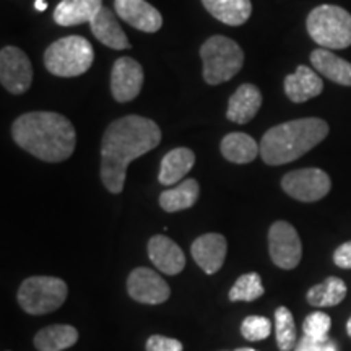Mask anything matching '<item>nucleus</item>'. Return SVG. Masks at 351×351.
Here are the masks:
<instances>
[{
	"instance_id": "31",
	"label": "nucleus",
	"mask_w": 351,
	"mask_h": 351,
	"mask_svg": "<svg viewBox=\"0 0 351 351\" xmlns=\"http://www.w3.org/2000/svg\"><path fill=\"white\" fill-rule=\"evenodd\" d=\"M184 346L179 340L163 335H152L147 340V351H182Z\"/></svg>"
},
{
	"instance_id": "7",
	"label": "nucleus",
	"mask_w": 351,
	"mask_h": 351,
	"mask_svg": "<svg viewBox=\"0 0 351 351\" xmlns=\"http://www.w3.org/2000/svg\"><path fill=\"white\" fill-rule=\"evenodd\" d=\"M67 295V283L57 276H29L21 283L16 300L25 313L44 315L59 309Z\"/></svg>"
},
{
	"instance_id": "21",
	"label": "nucleus",
	"mask_w": 351,
	"mask_h": 351,
	"mask_svg": "<svg viewBox=\"0 0 351 351\" xmlns=\"http://www.w3.org/2000/svg\"><path fill=\"white\" fill-rule=\"evenodd\" d=\"M101 8H103V0H62L56 7L54 21L60 26L90 23Z\"/></svg>"
},
{
	"instance_id": "3",
	"label": "nucleus",
	"mask_w": 351,
	"mask_h": 351,
	"mask_svg": "<svg viewBox=\"0 0 351 351\" xmlns=\"http://www.w3.org/2000/svg\"><path fill=\"white\" fill-rule=\"evenodd\" d=\"M327 135L328 124L317 117L283 122L263 134L261 158L270 166L291 163L317 147Z\"/></svg>"
},
{
	"instance_id": "5",
	"label": "nucleus",
	"mask_w": 351,
	"mask_h": 351,
	"mask_svg": "<svg viewBox=\"0 0 351 351\" xmlns=\"http://www.w3.org/2000/svg\"><path fill=\"white\" fill-rule=\"evenodd\" d=\"M95 60L93 46L82 36L57 39L44 51V65L52 75L72 78L90 70Z\"/></svg>"
},
{
	"instance_id": "34",
	"label": "nucleus",
	"mask_w": 351,
	"mask_h": 351,
	"mask_svg": "<svg viewBox=\"0 0 351 351\" xmlns=\"http://www.w3.org/2000/svg\"><path fill=\"white\" fill-rule=\"evenodd\" d=\"M34 7H36L38 12H44L47 8V3L44 2V0H36V2H34Z\"/></svg>"
},
{
	"instance_id": "14",
	"label": "nucleus",
	"mask_w": 351,
	"mask_h": 351,
	"mask_svg": "<svg viewBox=\"0 0 351 351\" xmlns=\"http://www.w3.org/2000/svg\"><path fill=\"white\" fill-rule=\"evenodd\" d=\"M228 252V243L225 236L219 232H207L202 234L192 243L191 254L197 265L207 275H213L221 269Z\"/></svg>"
},
{
	"instance_id": "15",
	"label": "nucleus",
	"mask_w": 351,
	"mask_h": 351,
	"mask_svg": "<svg viewBox=\"0 0 351 351\" xmlns=\"http://www.w3.org/2000/svg\"><path fill=\"white\" fill-rule=\"evenodd\" d=\"M148 257L156 269L166 275L181 274L186 267L182 249L165 234H156L148 241Z\"/></svg>"
},
{
	"instance_id": "19",
	"label": "nucleus",
	"mask_w": 351,
	"mask_h": 351,
	"mask_svg": "<svg viewBox=\"0 0 351 351\" xmlns=\"http://www.w3.org/2000/svg\"><path fill=\"white\" fill-rule=\"evenodd\" d=\"M311 64L322 77L343 86H351V64L333 54L330 49L319 47L311 52Z\"/></svg>"
},
{
	"instance_id": "29",
	"label": "nucleus",
	"mask_w": 351,
	"mask_h": 351,
	"mask_svg": "<svg viewBox=\"0 0 351 351\" xmlns=\"http://www.w3.org/2000/svg\"><path fill=\"white\" fill-rule=\"evenodd\" d=\"M271 332V322L262 315H249L241 324V333L245 340L249 341H261L269 339Z\"/></svg>"
},
{
	"instance_id": "4",
	"label": "nucleus",
	"mask_w": 351,
	"mask_h": 351,
	"mask_svg": "<svg viewBox=\"0 0 351 351\" xmlns=\"http://www.w3.org/2000/svg\"><path fill=\"white\" fill-rule=\"evenodd\" d=\"M306 28L314 43L324 49H346L351 46V13L339 5H319L309 13Z\"/></svg>"
},
{
	"instance_id": "8",
	"label": "nucleus",
	"mask_w": 351,
	"mask_h": 351,
	"mask_svg": "<svg viewBox=\"0 0 351 351\" xmlns=\"http://www.w3.org/2000/svg\"><path fill=\"white\" fill-rule=\"evenodd\" d=\"M282 189L291 199L311 204L322 200L330 192L332 181L330 176L319 168L296 169L283 176Z\"/></svg>"
},
{
	"instance_id": "17",
	"label": "nucleus",
	"mask_w": 351,
	"mask_h": 351,
	"mask_svg": "<svg viewBox=\"0 0 351 351\" xmlns=\"http://www.w3.org/2000/svg\"><path fill=\"white\" fill-rule=\"evenodd\" d=\"M285 95L291 103H306L324 91V82L317 72L307 65H300L295 73L285 78Z\"/></svg>"
},
{
	"instance_id": "20",
	"label": "nucleus",
	"mask_w": 351,
	"mask_h": 351,
	"mask_svg": "<svg viewBox=\"0 0 351 351\" xmlns=\"http://www.w3.org/2000/svg\"><path fill=\"white\" fill-rule=\"evenodd\" d=\"M195 165V153L191 148L179 147L166 153L161 160L160 174L158 181L163 186H173L186 178L189 171L194 168Z\"/></svg>"
},
{
	"instance_id": "13",
	"label": "nucleus",
	"mask_w": 351,
	"mask_h": 351,
	"mask_svg": "<svg viewBox=\"0 0 351 351\" xmlns=\"http://www.w3.org/2000/svg\"><path fill=\"white\" fill-rule=\"evenodd\" d=\"M119 19L143 33H156L163 26V16L147 0H114Z\"/></svg>"
},
{
	"instance_id": "10",
	"label": "nucleus",
	"mask_w": 351,
	"mask_h": 351,
	"mask_svg": "<svg viewBox=\"0 0 351 351\" xmlns=\"http://www.w3.org/2000/svg\"><path fill=\"white\" fill-rule=\"evenodd\" d=\"M0 82L12 95H23L32 86V62L20 47L7 46L0 51Z\"/></svg>"
},
{
	"instance_id": "6",
	"label": "nucleus",
	"mask_w": 351,
	"mask_h": 351,
	"mask_svg": "<svg viewBox=\"0 0 351 351\" xmlns=\"http://www.w3.org/2000/svg\"><path fill=\"white\" fill-rule=\"evenodd\" d=\"M200 57L204 62V80L208 85H219L241 72L244 51L236 41L226 36H212L202 44Z\"/></svg>"
},
{
	"instance_id": "22",
	"label": "nucleus",
	"mask_w": 351,
	"mask_h": 351,
	"mask_svg": "<svg viewBox=\"0 0 351 351\" xmlns=\"http://www.w3.org/2000/svg\"><path fill=\"white\" fill-rule=\"evenodd\" d=\"M219 150L225 160L231 163L247 165L261 155V143H257L251 135L243 134V132H232L223 137Z\"/></svg>"
},
{
	"instance_id": "26",
	"label": "nucleus",
	"mask_w": 351,
	"mask_h": 351,
	"mask_svg": "<svg viewBox=\"0 0 351 351\" xmlns=\"http://www.w3.org/2000/svg\"><path fill=\"white\" fill-rule=\"evenodd\" d=\"M346 285L339 276H328L322 283L307 291L306 300L314 307H332L340 304L346 298Z\"/></svg>"
},
{
	"instance_id": "11",
	"label": "nucleus",
	"mask_w": 351,
	"mask_h": 351,
	"mask_svg": "<svg viewBox=\"0 0 351 351\" xmlns=\"http://www.w3.org/2000/svg\"><path fill=\"white\" fill-rule=\"evenodd\" d=\"M127 293L132 300L142 304H161L171 296L169 285L163 276L147 267H138L130 271L127 278Z\"/></svg>"
},
{
	"instance_id": "30",
	"label": "nucleus",
	"mask_w": 351,
	"mask_h": 351,
	"mask_svg": "<svg viewBox=\"0 0 351 351\" xmlns=\"http://www.w3.org/2000/svg\"><path fill=\"white\" fill-rule=\"evenodd\" d=\"M332 319L324 313H313L307 315L302 324V332L306 337L315 340H328V330H330Z\"/></svg>"
},
{
	"instance_id": "24",
	"label": "nucleus",
	"mask_w": 351,
	"mask_h": 351,
	"mask_svg": "<svg viewBox=\"0 0 351 351\" xmlns=\"http://www.w3.org/2000/svg\"><path fill=\"white\" fill-rule=\"evenodd\" d=\"M199 195L200 186L197 179H187V181L179 184L178 187L161 192L160 207L168 213L182 212V210L194 207L197 200H199Z\"/></svg>"
},
{
	"instance_id": "32",
	"label": "nucleus",
	"mask_w": 351,
	"mask_h": 351,
	"mask_svg": "<svg viewBox=\"0 0 351 351\" xmlns=\"http://www.w3.org/2000/svg\"><path fill=\"white\" fill-rule=\"evenodd\" d=\"M295 351H337V346L333 341L328 340H315L311 337H306L298 341Z\"/></svg>"
},
{
	"instance_id": "27",
	"label": "nucleus",
	"mask_w": 351,
	"mask_h": 351,
	"mask_svg": "<svg viewBox=\"0 0 351 351\" xmlns=\"http://www.w3.org/2000/svg\"><path fill=\"white\" fill-rule=\"evenodd\" d=\"M276 345L280 351H291L296 343V324L288 307L280 306L275 311Z\"/></svg>"
},
{
	"instance_id": "35",
	"label": "nucleus",
	"mask_w": 351,
	"mask_h": 351,
	"mask_svg": "<svg viewBox=\"0 0 351 351\" xmlns=\"http://www.w3.org/2000/svg\"><path fill=\"white\" fill-rule=\"evenodd\" d=\"M346 332H348L350 339H351V317L348 319V322H346Z\"/></svg>"
},
{
	"instance_id": "18",
	"label": "nucleus",
	"mask_w": 351,
	"mask_h": 351,
	"mask_svg": "<svg viewBox=\"0 0 351 351\" xmlns=\"http://www.w3.org/2000/svg\"><path fill=\"white\" fill-rule=\"evenodd\" d=\"M90 28L95 38L111 49L122 51L130 47L129 39H127L124 29L121 28L119 21L116 19V13L111 12V8H101L93 16V20L90 21Z\"/></svg>"
},
{
	"instance_id": "9",
	"label": "nucleus",
	"mask_w": 351,
	"mask_h": 351,
	"mask_svg": "<svg viewBox=\"0 0 351 351\" xmlns=\"http://www.w3.org/2000/svg\"><path fill=\"white\" fill-rule=\"evenodd\" d=\"M269 252L276 267L296 269L302 258V244L295 226L282 219L275 221L269 230Z\"/></svg>"
},
{
	"instance_id": "36",
	"label": "nucleus",
	"mask_w": 351,
	"mask_h": 351,
	"mask_svg": "<svg viewBox=\"0 0 351 351\" xmlns=\"http://www.w3.org/2000/svg\"><path fill=\"white\" fill-rule=\"evenodd\" d=\"M234 351H257V350H254V348H238V350H234Z\"/></svg>"
},
{
	"instance_id": "2",
	"label": "nucleus",
	"mask_w": 351,
	"mask_h": 351,
	"mask_svg": "<svg viewBox=\"0 0 351 351\" xmlns=\"http://www.w3.org/2000/svg\"><path fill=\"white\" fill-rule=\"evenodd\" d=\"M13 142L46 163H62L72 156L77 132L67 117L59 112H26L13 122Z\"/></svg>"
},
{
	"instance_id": "12",
	"label": "nucleus",
	"mask_w": 351,
	"mask_h": 351,
	"mask_svg": "<svg viewBox=\"0 0 351 351\" xmlns=\"http://www.w3.org/2000/svg\"><path fill=\"white\" fill-rule=\"evenodd\" d=\"M143 69L132 57H121L111 70V93L117 103H129L140 95L143 86Z\"/></svg>"
},
{
	"instance_id": "1",
	"label": "nucleus",
	"mask_w": 351,
	"mask_h": 351,
	"mask_svg": "<svg viewBox=\"0 0 351 351\" xmlns=\"http://www.w3.org/2000/svg\"><path fill=\"white\" fill-rule=\"evenodd\" d=\"M161 142V129L148 117L130 114L111 122L101 140V181L111 194L124 191L127 168Z\"/></svg>"
},
{
	"instance_id": "25",
	"label": "nucleus",
	"mask_w": 351,
	"mask_h": 351,
	"mask_svg": "<svg viewBox=\"0 0 351 351\" xmlns=\"http://www.w3.org/2000/svg\"><path fill=\"white\" fill-rule=\"evenodd\" d=\"M78 341V330L67 324H57L39 330L34 337L38 351H64Z\"/></svg>"
},
{
	"instance_id": "28",
	"label": "nucleus",
	"mask_w": 351,
	"mask_h": 351,
	"mask_svg": "<svg viewBox=\"0 0 351 351\" xmlns=\"http://www.w3.org/2000/svg\"><path fill=\"white\" fill-rule=\"evenodd\" d=\"M265 289H263L261 275L256 271H249V274L241 275L236 283L230 289V301H256L263 296Z\"/></svg>"
},
{
	"instance_id": "23",
	"label": "nucleus",
	"mask_w": 351,
	"mask_h": 351,
	"mask_svg": "<svg viewBox=\"0 0 351 351\" xmlns=\"http://www.w3.org/2000/svg\"><path fill=\"white\" fill-rule=\"evenodd\" d=\"M213 19L228 26H239L251 19V0H202Z\"/></svg>"
},
{
	"instance_id": "33",
	"label": "nucleus",
	"mask_w": 351,
	"mask_h": 351,
	"mask_svg": "<svg viewBox=\"0 0 351 351\" xmlns=\"http://www.w3.org/2000/svg\"><path fill=\"white\" fill-rule=\"evenodd\" d=\"M333 262L340 269H351V241L337 247L333 252Z\"/></svg>"
},
{
	"instance_id": "16",
	"label": "nucleus",
	"mask_w": 351,
	"mask_h": 351,
	"mask_svg": "<svg viewBox=\"0 0 351 351\" xmlns=\"http://www.w3.org/2000/svg\"><path fill=\"white\" fill-rule=\"evenodd\" d=\"M261 90L252 83H244L228 101L226 117L236 124H247L257 116L258 109L262 106Z\"/></svg>"
}]
</instances>
